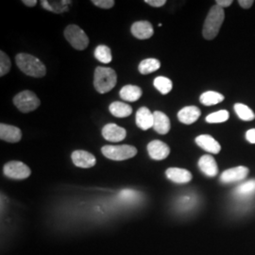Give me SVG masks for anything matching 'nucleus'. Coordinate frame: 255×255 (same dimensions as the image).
I'll return each instance as SVG.
<instances>
[{
	"mask_svg": "<svg viewBox=\"0 0 255 255\" xmlns=\"http://www.w3.org/2000/svg\"><path fill=\"white\" fill-rule=\"evenodd\" d=\"M165 175L167 179L176 183H187L192 180V174L188 170L178 167H171L166 169Z\"/></svg>",
	"mask_w": 255,
	"mask_h": 255,
	"instance_id": "obj_19",
	"label": "nucleus"
},
{
	"mask_svg": "<svg viewBox=\"0 0 255 255\" xmlns=\"http://www.w3.org/2000/svg\"><path fill=\"white\" fill-rule=\"evenodd\" d=\"M224 96L218 92L208 91L203 93L200 98L201 103L205 106L217 105L224 101Z\"/></svg>",
	"mask_w": 255,
	"mask_h": 255,
	"instance_id": "obj_25",
	"label": "nucleus"
},
{
	"mask_svg": "<svg viewBox=\"0 0 255 255\" xmlns=\"http://www.w3.org/2000/svg\"><path fill=\"white\" fill-rule=\"evenodd\" d=\"M197 145L212 154H219L221 146L219 142L209 134H201L196 138Z\"/></svg>",
	"mask_w": 255,
	"mask_h": 255,
	"instance_id": "obj_13",
	"label": "nucleus"
},
{
	"mask_svg": "<svg viewBox=\"0 0 255 255\" xmlns=\"http://www.w3.org/2000/svg\"><path fill=\"white\" fill-rule=\"evenodd\" d=\"M11 67V63L9 56L4 51H0V76L4 77L9 73Z\"/></svg>",
	"mask_w": 255,
	"mask_h": 255,
	"instance_id": "obj_30",
	"label": "nucleus"
},
{
	"mask_svg": "<svg viewBox=\"0 0 255 255\" xmlns=\"http://www.w3.org/2000/svg\"><path fill=\"white\" fill-rule=\"evenodd\" d=\"M153 128L155 131L160 134H166L170 130V120L163 112L155 111L153 113Z\"/></svg>",
	"mask_w": 255,
	"mask_h": 255,
	"instance_id": "obj_17",
	"label": "nucleus"
},
{
	"mask_svg": "<svg viewBox=\"0 0 255 255\" xmlns=\"http://www.w3.org/2000/svg\"><path fill=\"white\" fill-rule=\"evenodd\" d=\"M95 57L98 61H100L102 64H110L113 60L112 52L110 47L104 45H101L95 49Z\"/></svg>",
	"mask_w": 255,
	"mask_h": 255,
	"instance_id": "obj_28",
	"label": "nucleus"
},
{
	"mask_svg": "<svg viewBox=\"0 0 255 255\" xmlns=\"http://www.w3.org/2000/svg\"><path fill=\"white\" fill-rule=\"evenodd\" d=\"M64 37L77 50H84L89 45V38L77 25H69L64 29Z\"/></svg>",
	"mask_w": 255,
	"mask_h": 255,
	"instance_id": "obj_4",
	"label": "nucleus"
},
{
	"mask_svg": "<svg viewBox=\"0 0 255 255\" xmlns=\"http://www.w3.org/2000/svg\"><path fill=\"white\" fill-rule=\"evenodd\" d=\"M246 139L252 144H255V128L249 129L246 132Z\"/></svg>",
	"mask_w": 255,
	"mask_h": 255,
	"instance_id": "obj_34",
	"label": "nucleus"
},
{
	"mask_svg": "<svg viewBox=\"0 0 255 255\" xmlns=\"http://www.w3.org/2000/svg\"><path fill=\"white\" fill-rule=\"evenodd\" d=\"M137 193L133 190H129V189H126V190H123L120 193L119 197L122 201H134L137 198Z\"/></svg>",
	"mask_w": 255,
	"mask_h": 255,
	"instance_id": "obj_31",
	"label": "nucleus"
},
{
	"mask_svg": "<svg viewBox=\"0 0 255 255\" xmlns=\"http://www.w3.org/2000/svg\"><path fill=\"white\" fill-rule=\"evenodd\" d=\"M101 152L106 158L114 161H125L137 154L135 146L123 145V146H104L101 147Z\"/></svg>",
	"mask_w": 255,
	"mask_h": 255,
	"instance_id": "obj_5",
	"label": "nucleus"
},
{
	"mask_svg": "<svg viewBox=\"0 0 255 255\" xmlns=\"http://www.w3.org/2000/svg\"><path fill=\"white\" fill-rule=\"evenodd\" d=\"M230 118V114L226 110H220L219 112H215L208 115L206 117V122L210 124H218V123H223L228 120Z\"/></svg>",
	"mask_w": 255,
	"mask_h": 255,
	"instance_id": "obj_29",
	"label": "nucleus"
},
{
	"mask_svg": "<svg viewBox=\"0 0 255 255\" xmlns=\"http://www.w3.org/2000/svg\"><path fill=\"white\" fill-rule=\"evenodd\" d=\"M199 167L207 177L214 178L219 173V167L216 160L211 155H203L199 161Z\"/></svg>",
	"mask_w": 255,
	"mask_h": 255,
	"instance_id": "obj_15",
	"label": "nucleus"
},
{
	"mask_svg": "<svg viewBox=\"0 0 255 255\" xmlns=\"http://www.w3.org/2000/svg\"><path fill=\"white\" fill-rule=\"evenodd\" d=\"M22 2L27 7H34L37 4L36 0H23Z\"/></svg>",
	"mask_w": 255,
	"mask_h": 255,
	"instance_id": "obj_37",
	"label": "nucleus"
},
{
	"mask_svg": "<svg viewBox=\"0 0 255 255\" xmlns=\"http://www.w3.org/2000/svg\"><path fill=\"white\" fill-rule=\"evenodd\" d=\"M154 118L153 114L146 107H142L137 111L136 125L143 130H146L150 128H153Z\"/></svg>",
	"mask_w": 255,
	"mask_h": 255,
	"instance_id": "obj_18",
	"label": "nucleus"
},
{
	"mask_svg": "<svg viewBox=\"0 0 255 255\" xmlns=\"http://www.w3.org/2000/svg\"><path fill=\"white\" fill-rule=\"evenodd\" d=\"M0 138L9 143H17L22 138V132L19 128L2 123L0 124Z\"/></svg>",
	"mask_w": 255,
	"mask_h": 255,
	"instance_id": "obj_14",
	"label": "nucleus"
},
{
	"mask_svg": "<svg viewBox=\"0 0 255 255\" xmlns=\"http://www.w3.org/2000/svg\"><path fill=\"white\" fill-rule=\"evenodd\" d=\"M118 82L117 73L113 68L98 66L94 74V86L101 94H106L114 89Z\"/></svg>",
	"mask_w": 255,
	"mask_h": 255,
	"instance_id": "obj_3",
	"label": "nucleus"
},
{
	"mask_svg": "<svg viewBox=\"0 0 255 255\" xmlns=\"http://www.w3.org/2000/svg\"><path fill=\"white\" fill-rule=\"evenodd\" d=\"M13 104L20 112L27 114L36 110L40 106L41 101L33 92L26 90L19 93L13 98Z\"/></svg>",
	"mask_w": 255,
	"mask_h": 255,
	"instance_id": "obj_6",
	"label": "nucleus"
},
{
	"mask_svg": "<svg viewBox=\"0 0 255 255\" xmlns=\"http://www.w3.org/2000/svg\"><path fill=\"white\" fill-rule=\"evenodd\" d=\"M119 95L123 101L134 102L142 97V90L136 85H126L122 87Z\"/></svg>",
	"mask_w": 255,
	"mask_h": 255,
	"instance_id": "obj_21",
	"label": "nucleus"
},
{
	"mask_svg": "<svg viewBox=\"0 0 255 255\" xmlns=\"http://www.w3.org/2000/svg\"><path fill=\"white\" fill-rule=\"evenodd\" d=\"M3 173L9 179L24 180L30 176L31 170L27 164L22 162L11 161L4 165Z\"/></svg>",
	"mask_w": 255,
	"mask_h": 255,
	"instance_id": "obj_7",
	"label": "nucleus"
},
{
	"mask_svg": "<svg viewBox=\"0 0 255 255\" xmlns=\"http://www.w3.org/2000/svg\"><path fill=\"white\" fill-rule=\"evenodd\" d=\"M102 136L110 142H120L127 136V131L124 128L117 124H107L102 128Z\"/></svg>",
	"mask_w": 255,
	"mask_h": 255,
	"instance_id": "obj_9",
	"label": "nucleus"
},
{
	"mask_svg": "<svg viewBox=\"0 0 255 255\" xmlns=\"http://www.w3.org/2000/svg\"><path fill=\"white\" fill-rule=\"evenodd\" d=\"M224 9L218 5H215L211 8L202 29V35L206 40H213L218 36L219 29L224 22Z\"/></svg>",
	"mask_w": 255,
	"mask_h": 255,
	"instance_id": "obj_2",
	"label": "nucleus"
},
{
	"mask_svg": "<svg viewBox=\"0 0 255 255\" xmlns=\"http://www.w3.org/2000/svg\"><path fill=\"white\" fill-rule=\"evenodd\" d=\"M235 196L238 199H248L255 194V180H250L237 186L234 192Z\"/></svg>",
	"mask_w": 255,
	"mask_h": 255,
	"instance_id": "obj_23",
	"label": "nucleus"
},
{
	"mask_svg": "<svg viewBox=\"0 0 255 255\" xmlns=\"http://www.w3.org/2000/svg\"><path fill=\"white\" fill-rule=\"evenodd\" d=\"M238 3H239V5H240L242 8H244V9H250V8L253 6L254 1H253V0H239Z\"/></svg>",
	"mask_w": 255,
	"mask_h": 255,
	"instance_id": "obj_36",
	"label": "nucleus"
},
{
	"mask_svg": "<svg viewBox=\"0 0 255 255\" xmlns=\"http://www.w3.org/2000/svg\"><path fill=\"white\" fill-rule=\"evenodd\" d=\"M160 67H161V63L159 60L154 58H148V59L143 60L139 64L138 70L143 75H147V74L153 73L155 71H157Z\"/></svg>",
	"mask_w": 255,
	"mask_h": 255,
	"instance_id": "obj_24",
	"label": "nucleus"
},
{
	"mask_svg": "<svg viewBox=\"0 0 255 255\" xmlns=\"http://www.w3.org/2000/svg\"><path fill=\"white\" fill-rule=\"evenodd\" d=\"M153 85L162 95H167L171 92L173 87V83L171 80L165 77H157L153 82Z\"/></svg>",
	"mask_w": 255,
	"mask_h": 255,
	"instance_id": "obj_26",
	"label": "nucleus"
},
{
	"mask_svg": "<svg viewBox=\"0 0 255 255\" xmlns=\"http://www.w3.org/2000/svg\"><path fill=\"white\" fill-rule=\"evenodd\" d=\"M216 3L218 6L223 9V8H227L229 6H231L233 4V0H217Z\"/></svg>",
	"mask_w": 255,
	"mask_h": 255,
	"instance_id": "obj_35",
	"label": "nucleus"
},
{
	"mask_svg": "<svg viewBox=\"0 0 255 255\" xmlns=\"http://www.w3.org/2000/svg\"><path fill=\"white\" fill-rule=\"evenodd\" d=\"M72 2L70 0H63V1H47L43 0L41 1V5L44 9L55 13H62L64 11L68 10V6Z\"/></svg>",
	"mask_w": 255,
	"mask_h": 255,
	"instance_id": "obj_22",
	"label": "nucleus"
},
{
	"mask_svg": "<svg viewBox=\"0 0 255 255\" xmlns=\"http://www.w3.org/2000/svg\"><path fill=\"white\" fill-rule=\"evenodd\" d=\"M132 35L140 40L149 39L153 35L154 29L148 21H137L130 27Z\"/></svg>",
	"mask_w": 255,
	"mask_h": 255,
	"instance_id": "obj_12",
	"label": "nucleus"
},
{
	"mask_svg": "<svg viewBox=\"0 0 255 255\" xmlns=\"http://www.w3.org/2000/svg\"><path fill=\"white\" fill-rule=\"evenodd\" d=\"M249 174V169L246 166H237L225 170L220 176V181L223 183H232L239 182L246 178Z\"/></svg>",
	"mask_w": 255,
	"mask_h": 255,
	"instance_id": "obj_10",
	"label": "nucleus"
},
{
	"mask_svg": "<svg viewBox=\"0 0 255 255\" xmlns=\"http://www.w3.org/2000/svg\"><path fill=\"white\" fill-rule=\"evenodd\" d=\"M145 2H146V4H148V5L152 6V7H156V8L162 7L166 3L165 0H146Z\"/></svg>",
	"mask_w": 255,
	"mask_h": 255,
	"instance_id": "obj_33",
	"label": "nucleus"
},
{
	"mask_svg": "<svg viewBox=\"0 0 255 255\" xmlns=\"http://www.w3.org/2000/svg\"><path fill=\"white\" fill-rule=\"evenodd\" d=\"M15 62L19 69L27 76L33 78H43L46 74V68L38 58L27 53L16 55Z\"/></svg>",
	"mask_w": 255,
	"mask_h": 255,
	"instance_id": "obj_1",
	"label": "nucleus"
},
{
	"mask_svg": "<svg viewBox=\"0 0 255 255\" xmlns=\"http://www.w3.org/2000/svg\"><path fill=\"white\" fill-rule=\"evenodd\" d=\"M92 3L101 9H111L115 6L116 2L114 0H93Z\"/></svg>",
	"mask_w": 255,
	"mask_h": 255,
	"instance_id": "obj_32",
	"label": "nucleus"
},
{
	"mask_svg": "<svg viewBox=\"0 0 255 255\" xmlns=\"http://www.w3.org/2000/svg\"><path fill=\"white\" fill-rule=\"evenodd\" d=\"M201 112L196 106H187L182 108L178 113V119L180 122L185 125H191L201 118Z\"/></svg>",
	"mask_w": 255,
	"mask_h": 255,
	"instance_id": "obj_16",
	"label": "nucleus"
},
{
	"mask_svg": "<svg viewBox=\"0 0 255 255\" xmlns=\"http://www.w3.org/2000/svg\"><path fill=\"white\" fill-rule=\"evenodd\" d=\"M71 159L76 166L82 168H90L97 163V159L94 155L88 151L80 149L74 151L71 155Z\"/></svg>",
	"mask_w": 255,
	"mask_h": 255,
	"instance_id": "obj_11",
	"label": "nucleus"
},
{
	"mask_svg": "<svg viewBox=\"0 0 255 255\" xmlns=\"http://www.w3.org/2000/svg\"><path fill=\"white\" fill-rule=\"evenodd\" d=\"M109 111L114 117L119 119H124L131 115L132 108L125 102L115 101L110 105Z\"/></svg>",
	"mask_w": 255,
	"mask_h": 255,
	"instance_id": "obj_20",
	"label": "nucleus"
},
{
	"mask_svg": "<svg viewBox=\"0 0 255 255\" xmlns=\"http://www.w3.org/2000/svg\"><path fill=\"white\" fill-rule=\"evenodd\" d=\"M234 108H235L238 118L244 121H252L255 119V114L253 112V110L251 109L250 107H248L245 104L237 103V104H235Z\"/></svg>",
	"mask_w": 255,
	"mask_h": 255,
	"instance_id": "obj_27",
	"label": "nucleus"
},
{
	"mask_svg": "<svg viewBox=\"0 0 255 255\" xmlns=\"http://www.w3.org/2000/svg\"><path fill=\"white\" fill-rule=\"evenodd\" d=\"M147 152L151 159L161 161L170 154V147L160 140H153L147 145Z\"/></svg>",
	"mask_w": 255,
	"mask_h": 255,
	"instance_id": "obj_8",
	"label": "nucleus"
}]
</instances>
